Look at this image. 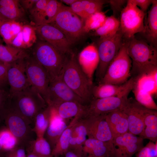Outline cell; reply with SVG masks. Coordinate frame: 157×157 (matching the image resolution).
Segmentation results:
<instances>
[{"label": "cell", "mask_w": 157, "mask_h": 157, "mask_svg": "<svg viewBox=\"0 0 157 157\" xmlns=\"http://www.w3.org/2000/svg\"><path fill=\"white\" fill-rule=\"evenodd\" d=\"M124 42L132 61L131 77L138 78L157 70L156 48L135 36Z\"/></svg>", "instance_id": "obj_1"}, {"label": "cell", "mask_w": 157, "mask_h": 157, "mask_svg": "<svg viewBox=\"0 0 157 157\" xmlns=\"http://www.w3.org/2000/svg\"><path fill=\"white\" fill-rule=\"evenodd\" d=\"M67 57L60 75L66 84L88 105L93 99L92 80L80 66L75 55Z\"/></svg>", "instance_id": "obj_2"}, {"label": "cell", "mask_w": 157, "mask_h": 157, "mask_svg": "<svg viewBox=\"0 0 157 157\" xmlns=\"http://www.w3.org/2000/svg\"><path fill=\"white\" fill-rule=\"evenodd\" d=\"M10 107L32 125L37 114L47 106L41 95L31 86L10 95Z\"/></svg>", "instance_id": "obj_3"}, {"label": "cell", "mask_w": 157, "mask_h": 157, "mask_svg": "<svg viewBox=\"0 0 157 157\" xmlns=\"http://www.w3.org/2000/svg\"><path fill=\"white\" fill-rule=\"evenodd\" d=\"M32 56L47 71L50 81L61 75L67 58L53 46L41 40L35 44Z\"/></svg>", "instance_id": "obj_4"}, {"label": "cell", "mask_w": 157, "mask_h": 157, "mask_svg": "<svg viewBox=\"0 0 157 157\" xmlns=\"http://www.w3.org/2000/svg\"><path fill=\"white\" fill-rule=\"evenodd\" d=\"M83 20L73 12L69 7L63 4L51 24L60 30L70 42L74 44L85 33Z\"/></svg>", "instance_id": "obj_5"}, {"label": "cell", "mask_w": 157, "mask_h": 157, "mask_svg": "<svg viewBox=\"0 0 157 157\" xmlns=\"http://www.w3.org/2000/svg\"><path fill=\"white\" fill-rule=\"evenodd\" d=\"M124 41L120 30L112 37L99 38L95 44L99 58L96 73V80L98 83L104 76L109 65L117 54Z\"/></svg>", "instance_id": "obj_6"}, {"label": "cell", "mask_w": 157, "mask_h": 157, "mask_svg": "<svg viewBox=\"0 0 157 157\" xmlns=\"http://www.w3.org/2000/svg\"><path fill=\"white\" fill-rule=\"evenodd\" d=\"M132 61L124 42L109 65L103 77L98 83L121 85L131 77Z\"/></svg>", "instance_id": "obj_7"}, {"label": "cell", "mask_w": 157, "mask_h": 157, "mask_svg": "<svg viewBox=\"0 0 157 157\" xmlns=\"http://www.w3.org/2000/svg\"><path fill=\"white\" fill-rule=\"evenodd\" d=\"M130 82L127 87L117 95L109 97L93 98L87 105L83 117L105 115L119 109H122L128 101L129 95L132 91L135 79L131 77Z\"/></svg>", "instance_id": "obj_8"}, {"label": "cell", "mask_w": 157, "mask_h": 157, "mask_svg": "<svg viewBox=\"0 0 157 157\" xmlns=\"http://www.w3.org/2000/svg\"><path fill=\"white\" fill-rule=\"evenodd\" d=\"M1 124L6 126L14 136L19 145L25 148L30 142L36 139V135L31 124L10 106L4 113Z\"/></svg>", "instance_id": "obj_9"}, {"label": "cell", "mask_w": 157, "mask_h": 157, "mask_svg": "<svg viewBox=\"0 0 157 157\" xmlns=\"http://www.w3.org/2000/svg\"><path fill=\"white\" fill-rule=\"evenodd\" d=\"M146 13L136 6L131 1L127 0L126 6L120 13V30L124 39L134 36L144 31V20Z\"/></svg>", "instance_id": "obj_10"}, {"label": "cell", "mask_w": 157, "mask_h": 157, "mask_svg": "<svg viewBox=\"0 0 157 157\" xmlns=\"http://www.w3.org/2000/svg\"><path fill=\"white\" fill-rule=\"evenodd\" d=\"M25 61L26 73L30 84L41 95L46 103L50 81L48 73L32 56L29 55L25 58Z\"/></svg>", "instance_id": "obj_11"}, {"label": "cell", "mask_w": 157, "mask_h": 157, "mask_svg": "<svg viewBox=\"0 0 157 157\" xmlns=\"http://www.w3.org/2000/svg\"><path fill=\"white\" fill-rule=\"evenodd\" d=\"M68 101H76L87 105L83 100L66 84L60 75L50 81L48 88L47 105L53 107Z\"/></svg>", "instance_id": "obj_12"}, {"label": "cell", "mask_w": 157, "mask_h": 157, "mask_svg": "<svg viewBox=\"0 0 157 157\" xmlns=\"http://www.w3.org/2000/svg\"><path fill=\"white\" fill-rule=\"evenodd\" d=\"M35 28L40 40L48 42L64 55L72 53L71 48L72 44L58 28L48 24H42Z\"/></svg>", "instance_id": "obj_13"}, {"label": "cell", "mask_w": 157, "mask_h": 157, "mask_svg": "<svg viewBox=\"0 0 157 157\" xmlns=\"http://www.w3.org/2000/svg\"><path fill=\"white\" fill-rule=\"evenodd\" d=\"M143 139L129 132L113 138L114 157H132L143 147Z\"/></svg>", "instance_id": "obj_14"}, {"label": "cell", "mask_w": 157, "mask_h": 157, "mask_svg": "<svg viewBox=\"0 0 157 157\" xmlns=\"http://www.w3.org/2000/svg\"><path fill=\"white\" fill-rule=\"evenodd\" d=\"M8 80L10 95L31 86L26 73L25 58L19 59L9 64Z\"/></svg>", "instance_id": "obj_15"}, {"label": "cell", "mask_w": 157, "mask_h": 157, "mask_svg": "<svg viewBox=\"0 0 157 157\" xmlns=\"http://www.w3.org/2000/svg\"><path fill=\"white\" fill-rule=\"evenodd\" d=\"M106 115L84 118L88 138L105 142L112 141L113 137L106 119Z\"/></svg>", "instance_id": "obj_16"}, {"label": "cell", "mask_w": 157, "mask_h": 157, "mask_svg": "<svg viewBox=\"0 0 157 157\" xmlns=\"http://www.w3.org/2000/svg\"><path fill=\"white\" fill-rule=\"evenodd\" d=\"M142 106L135 99L131 98L122 108L128 117V132L139 136L144 128Z\"/></svg>", "instance_id": "obj_17"}, {"label": "cell", "mask_w": 157, "mask_h": 157, "mask_svg": "<svg viewBox=\"0 0 157 157\" xmlns=\"http://www.w3.org/2000/svg\"><path fill=\"white\" fill-rule=\"evenodd\" d=\"M82 150L88 157H114V156L112 141L105 142L88 138L83 144Z\"/></svg>", "instance_id": "obj_18"}, {"label": "cell", "mask_w": 157, "mask_h": 157, "mask_svg": "<svg viewBox=\"0 0 157 157\" xmlns=\"http://www.w3.org/2000/svg\"><path fill=\"white\" fill-rule=\"evenodd\" d=\"M78 61L83 70L85 69L88 71L87 74L92 80V75L99 63L97 49L94 43L88 45L81 51Z\"/></svg>", "instance_id": "obj_19"}, {"label": "cell", "mask_w": 157, "mask_h": 157, "mask_svg": "<svg viewBox=\"0 0 157 157\" xmlns=\"http://www.w3.org/2000/svg\"><path fill=\"white\" fill-rule=\"evenodd\" d=\"M67 125L65 120L60 117L52 108L49 123L44 136L50 145L52 150Z\"/></svg>", "instance_id": "obj_20"}, {"label": "cell", "mask_w": 157, "mask_h": 157, "mask_svg": "<svg viewBox=\"0 0 157 157\" xmlns=\"http://www.w3.org/2000/svg\"><path fill=\"white\" fill-rule=\"evenodd\" d=\"M144 20V31L142 33L147 43L157 47V0H153L151 7Z\"/></svg>", "instance_id": "obj_21"}, {"label": "cell", "mask_w": 157, "mask_h": 157, "mask_svg": "<svg viewBox=\"0 0 157 157\" xmlns=\"http://www.w3.org/2000/svg\"><path fill=\"white\" fill-rule=\"evenodd\" d=\"M106 119L113 138L128 132V117L122 109L107 114Z\"/></svg>", "instance_id": "obj_22"}, {"label": "cell", "mask_w": 157, "mask_h": 157, "mask_svg": "<svg viewBox=\"0 0 157 157\" xmlns=\"http://www.w3.org/2000/svg\"><path fill=\"white\" fill-rule=\"evenodd\" d=\"M87 107V105L77 102L68 101L51 107L60 117L65 120L79 115L83 117L85 114Z\"/></svg>", "instance_id": "obj_23"}, {"label": "cell", "mask_w": 157, "mask_h": 157, "mask_svg": "<svg viewBox=\"0 0 157 157\" xmlns=\"http://www.w3.org/2000/svg\"><path fill=\"white\" fill-rule=\"evenodd\" d=\"M87 136L85 120L81 118L76 123L73 128L69 149L83 151V146Z\"/></svg>", "instance_id": "obj_24"}, {"label": "cell", "mask_w": 157, "mask_h": 157, "mask_svg": "<svg viewBox=\"0 0 157 157\" xmlns=\"http://www.w3.org/2000/svg\"><path fill=\"white\" fill-rule=\"evenodd\" d=\"M82 117L81 115L74 118L63 131L52 150L53 157H59L69 149V141L74 124Z\"/></svg>", "instance_id": "obj_25"}, {"label": "cell", "mask_w": 157, "mask_h": 157, "mask_svg": "<svg viewBox=\"0 0 157 157\" xmlns=\"http://www.w3.org/2000/svg\"><path fill=\"white\" fill-rule=\"evenodd\" d=\"M131 78L125 83L121 85L109 83H99L94 86L92 90L93 98L101 99L118 95L128 85Z\"/></svg>", "instance_id": "obj_26"}, {"label": "cell", "mask_w": 157, "mask_h": 157, "mask_svg": "<svg viewBox=\"0 0 157 157\" xmlns=\"http://www.w3.org/2000/svg\"><path fill=\"white\" fill-rule=\"evenodd\" d=\"M36 33L35 27L23 25L21 31L12 41L11 45L25 49L31 47L36 42Z\"/></svg>", "instance_id": "obj_27"}, {"label": "cell", "mask_w": 157, "mask_h": 157, "mask_svg": "<svg viewBox=\"0 0 157 157\" xmlns=\"http://www.w3.org/2000/svg\"><path fill=\"white\" fill-rule=\"evenodd\" d=\"M52 111V108L49 106L40 111L35 116L33 130L36 138L43 137L49 126Z\"/></svg>", "instance_id": "obj_28"}, {"label": "cell", "mask_w": 157, "mask_h": 157, "mask_svg": "<svg viewBox=\"0 0 157 157\" xmlns=\"http://www.w3.org/2000/svg\"><path fill=\"white\" fill-rule=\"evenodd\" d=\"M120 30L119 20L112 15L106 17L103 25L92 33V35L100 38H109L115 34Z\"/></svg>", "instance_id": "obj_29"}, {"label": "cell", "mask_w": 157, "mask_h": 157, "mask_svg": "<svg viewBox=\"0 0 157 157\" xmlns=\"http://www.w3.org/2000/svg\"><path fill=\"white\" fill-rule=\"evenodd\" d=\"M29 55L24 49L11 45L0 44V61L3 63L10 64L19 59L25 58Z\"/></svg>", "instance_id": "obj_30"}, {"label": "cell", "mask_w": 157, "mask_h": 157, "mask_svg": "<svg viewBox=\"0 0 157 157\" xmlns=\"http://www.w3.org/2000/svg\"><path fill=\"white\" fill-rule=\"evenodd\" d=\"M23 25L17 21H6L0 26V35L7 45H10L18 34L21 31Z\"/></svg>", "instance_id": "obj_31"}, {"label": "cell", "mask_w": 157, "mask_h": 157, "mask_svg": "<svg viewBox=\"0 0 157 157\" xmlns=\"http://www.w3.org/2000/svg\"><path fill=\"white\" fill-rule=\"evenodd\" d=\"M26 150L30 151L39 157H52L50 145L44 137L36 138L26 147Z\"/></svg>", "instance_id": "obj_32"}, {"label": "cell", "mask_w": 157, "mask_h": 157, "mask_svg": "<svg viewBox=\"0 0 157 157\" xmlns=\"http://www.w3.org/2000/svg\"><path fill=\"white\" fill-rule=\"evenodd\" d=\"M135 100L142 105L147 108L157 110V106L153 99L152 94L140 88L135 81L132 90Z\"/></svg>", "instance_id": "obj_33"}, {"label": "cell", "mask_w": 157, "mask_h": 157, "mask_svg": "<svg viewBox=\"0 0 157 157\" xmlns=\"http://www.w3.org/2000/svg\"><path fill=\"white\" fill-rule=\"evenodd\" d=\"M157 70L135 78V82L140 88L152 94L157 92Z\"/></svg>", "instance_id": "obj_34"}, {"label": "cell", "mask_w": 157, "mask_h": 157, "mask_svg": "<svg viewBox=\"0 0 157 157\" xmlns=\"http://www.w3.org/2000/svg\"><path fill=\"white\" fill-rule=\"evenodd\" d=\"M106 16L102 11L95 13L88 17L84 21L83 30L85 33L95 31L104 23Z\"/></svg>", "instance_id": "obj_35"}, {"label": "cell", "mask_w": 157, "mask_h": 157, "mask_svg": "<svg viewBox=\"0 0 157 157\" xmlns=\"http://www.w3.org/2000/svg\"><path fill=\"white\" fill-rule=\"evenodd\" d=\"M62 4L60 1L49 0L38 26L43 24H49L51 23Z\"/></svg>", "instance_id": "obj_36"}, {"label": "cell", "mask_w": 157, "mask_h": 157, "mask_svg": "<svg viewBox=\"0 0 157 157\" xmlns=\"http://www.w3.org/2000/svg\"><path fill=\"white\" fill-rule=\"evenodd\" d=\"M0 142L3 149L7 151L19 144L16 138L3 124L0 125Z\"/></svg>", "instance_id": "obj_37"}, {"label": "cell", "mask_w": 157, "mask_h": 157, "mask_svg": "<svg viewBox=\"0 0 157 157\" xmlns=\"http://www.w3.org/2000/svg\"><path fill=\"white\" fill-rule=\"evenodd\" d=\"M19 4L0 7V16L7 21H17L21 19L23 13L19 7Z\"/></svg>", "instance_id": "obj_38"}, {"label": "cell", "mask_w": 157, "mask_h": 157, "mask_svg": "<svg viewBox=\"0 0 157 157\" xmlns=\"http://www.w3.org/2000/svg\"><path fill=\"white\" fill-rule=\"evenodd\" d=\"M83 8L87 17L97 12L102 11L104 5L107 1L81 0Z\"/></svg>", "instance_id": "obj_39"}, {"label": "cell", "mask_w": 157, "mask_h": 157, "mask_svg": "<svg viewBox=\"0 0 157 157\" xmlns=\"http://www.w3.org/2000/svg\"><path fill=\"white\" fill-rule=\"evenodd\" d=\"M49 0H38L35 5L29 10L31 16L35 26L38 25Z\"/></svg>", "instance_id": "obj_40"}, {"label": "cell", "mask_w": 157, "mask_h": 157, "mask_svg": "<svg viewBox=\"0 0 157 157\" xmlns=\"http://www.w3.org/2000/svg\"><path fill=\"white\" fill-rule=\"evenodd\" d=\"M157 142L150 141L137 153L136 157H157Z\"/></svg>", "instance_id": "obj_41"}, {"label": "cell", "mask_w": 157, "mask_h": 157, "mask_svg": "<svg viewBox=\"0 0 157 157\" xmlns=\"http://www.w3.org/2000/svg\"><path fill=\"white\" fill-rule=\"evenodd\" d=\"M10 98L9 91L0 90V124L5 112L10 106Z\"/></svg>", "instance_id": "obj_42"}, {"label": "cell", "mask_w": 157, "mask_h": 157, "mask_svg": "<svg viewBox=\"0 0 157 157\" xmlns=\"http://www.w3.org/2000/svg\"><path fill=\"white\" fill-rule=\"evenodd\" d=\"M9 64L0 61V90H5L7 85L8 70Z\"/></svg>", "instance_id": "obj_43"}, {"label": "cell", "mask_w": 157, "mask_h": 157, "mask_svg": "<svg viewBox=\"0 0 157 157\" xmlns=\"http://www.w3.org/2000/svg\"><path fill=\"white\" fill-rule=\"evenodd\" d=\"M4 157H26V153L25 147L17 145L12 149L7 151Z\"/></svg>", "instance_id": "obj_44"}, {"label": "cell", "mask_w": 157, "mask_h": 157, "mask_svg": "<svg viewBox=\"0 0 157 157\" xmlns=\"http://www.w3.org/2000/svg\"><path fill=\"white\" fill-rule=\"evenodd\" d=\"M72 11L82 18L84 21L87 18L83 8L81 0H77L70 6Z\"/></svg>", "instance_id": "obj_45"}, {"label": "cell", "mask_w": 157, "mask_h": 157, "mask_svg": "<svg viewBox=\"0 0 157 157\" xmlns=\"http://www.w3.org/2000/svg\"><path fill=\"white\" fill-rule=\"evenodd\" d=\"M126 0H111L108 1L112 10L113 12V15L115 16V14L118 12H121L123 9L122 7L127 2Z\"/></svg>", "instance_id": "obj_46"}, {"label": "cell", "mask_w": 157, "mask_h": 157, "mask_svg": "<svg viewBox=\"0 0 157 157\" xmlns=\"http://www.w3.org/2000/svg\"><path fill=\"white\" fill-rule=\"evenodd\" d=\"M139 9L146 13L149 7L152 4L153 0H131Z\"/></svg>", "instance_id": "obj_47"}, {"label": "cell", "mask_w": 157, "mask_h": 157, "mask_svg": "<svg viewBox=\"0 0 157 157\" xmlns=\"http://www.w3.org/2000/svg\"><path fill=\"white\" fill-rule=\"evenodd\" d=\"M65 157H88L83 151L69 149L64 154Z\"/></svg>", "instance_id": "obj_48"}, {"label": "cell", "mask_w": 157, "mask_h": 157, "mask_svg": "<svg viewBox=\"0 0 157 157\" xmlns=\"http://www.w3.org/2000/svg\"><path fill=\"white\" fill-rule=\"evenodd\" d=\"M38 0H21L19 2L26 9L30 10L35 5Z\"/></svg>", "instance_id": "obj_49"}, {"label": "cell", "mask_w": 157, "mask_h": 157, "mask_svg": "<svg viewBox=\"0 0 157 157\" xmlns=\"http://www.w3.org/2000/svg\"><path fill=\"white\" fill-rule=\"evenodd\" d=\"M77 0H60V1L70 6L75 2Z\"/></svg>", "instance_id": "obj_50"}, {"label": "cell", "mask_w": 157, "mask_h": 157, "mask_svg": "<svg viewBox=\"0 0 157 157\" xmlns=\"http://www.w3.org/2000/svg\"><path fill=\"white\" fill-rule=\"evenodd\" d=\"M6 152L2 147L0 142V157H4Z\"/></svg>", "instance_id": "obj_51"}, {"label": "cell", "mask_w": 157, "mask_h": 157, "mask_svg": "<svg viewBox=\"0 0 157 157\" xmlns=\"http://www.w3.org/2000/svg\"><path fill=\"white\" fill-rule=\"evenodd\" d=\"M26 151V157H39L32 152L28 151Z\"/></svg>", "instance_id": "obj_52"}, {"label": "cell", "mask_w": 157, "mask_h": 157, "mask_svg": "<svg viewBox=\"0 0 157 157\" xmlns=\"http://www.w3.org/2000/svg\"><path fill=\"white\" fill-rule=\"evenodd\" d=\"M7 21L5 19H3L2 17L1 16H0V26L1 24L4 22L6 21Z\"/></svg>", "instance_id": "obj_53"}, {"label": "cell", "mask_w": 157, "mask_h": 157, "mask_svg": "<svg viewBox=\"0 0 157 157\" xmlns=\"http://www.w3.org/2000/svg\"><path fill=\"white\" fill-rule=\"evenodd\" d=\"M96 157V156H94V157Z\"/></svg>", "instance_id": "obj_54"}, {"label": "cell", "mask_w": 157, "mask_h": 157, "mask_svg": "<svg viewBox=\"0 0 157 157\" xmlns=\"http://www.w3.org/2000/svg\"><path fill=\"white\" fill-rule=\"evenodd\" d=\"M52 157H53V156H52Z\"/></svg>", "instance_id": "obj_55"}]
</instances>
